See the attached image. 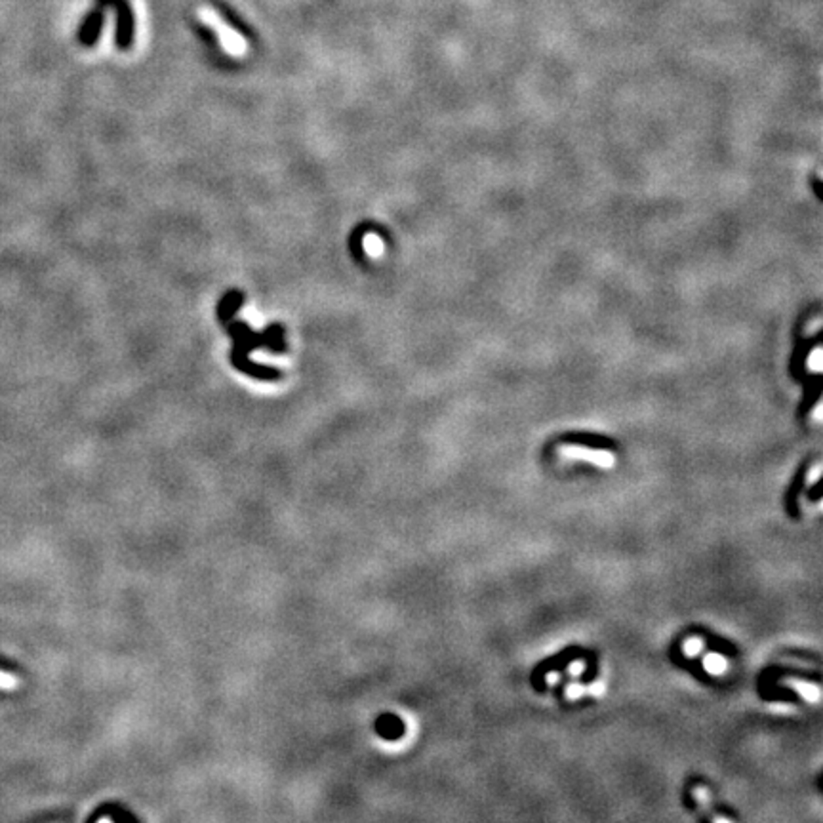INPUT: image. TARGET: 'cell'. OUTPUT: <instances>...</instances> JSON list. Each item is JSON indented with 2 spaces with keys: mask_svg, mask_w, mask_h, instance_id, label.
I'll use <instances>...</instances> for the list:
<instances>
[{
  "mask_svg": "<svg viewBox=\"0 0 823 823\" xmlns=\"http://www.w3.org/2000/svg\"><path fill=\"white\" fill-rule=\"evenodd\" d=\"M196 15H199V20H201L202 23H206L208 27L214 29L215 34L220 36L221 46H223V50H225V52H229V54H233V55L246 54V50H248L246 41H244L241 34L236 33L233 27H229L227 23L223 21V18H221V15L215 12L214 8H210V6L199 8Z\"/></svg>",
  "mask_w": 823,
  "mask_h": 823,
  "instance_id": "6da1fadb",
  "label": "cell"
},
{
  "mask_svg": "<svg viewBox=\"0 0 823 823\" xmlns=\"http://www.w3.org/2000/svg\"><path fill=\"white\" fill-rule=\"evenodd\" d=\"M563 454L574 455L577 460L582 457V460L596 463V465H601V467H612V465H614V455L608 454V452H601V450H587L582 448V446H572V448H564Z\"/></svg>",
  "mask_w": 823,
  "mask_h": 823,
  "instance_id": "7a4b0ae2",
  "label": "cell"
},
{
  "mask_svg": "<svg viewBox=\"0 0 823 823\" xmlns=\"http://www.w3.org/2000/svg\"><path fill=\"white\" fill-rule=\"evenodd\" d=\"M703 667H705V671L711 673V675H724L728 663H726V660H724L721 654H709V656H705V660H703Z\"/></svg>",
  "mask_w": 823,
  "mask_h": 823,
  "instance_id": "3957f363",
  "label": "cell"
},
{
  "mask_svg": "<svg viewBox=\"0 0 823 823\" xmlns=\"http://www.w3.org/2000/svg\"><path fill=\"white\" fill-rule=\"evenodd\" d=\"M791 686L798 692V694H803L808 702L816 703L819 702V696H822V692H819V688H817L816 684H808V683H803V681H791Z\"/></svg>",
  "mask_w": 823,
  "mask_h": 823,
  "instance_id": "277c9868",
  "label": "cell"
},
{
  "mask_svg": "<svg viewBox=\"0 0 823 823\" xmlns=\"http://www.w3.org/2000/svg\"><path fill=\"white\" fill-rule=\"evenodd\" d=\"M703 646H705V644H703L702 638H697V636H692V638H688V641L684 643L683 650H684V654H686V656L696 657V656H700V654H702V652H703Z\"/></svg>",
  "mask_w": 823,
  "mask_h": 823,
  "instance_id": "5b68a950",
  "label": "cell"
},
{
  "mask_svg": "<svg viewBox=\"0 0 823 823\" xmlns=\"http://www.w3.org/2000/svg\"><path fill=\"white\" fill-rule=\"evenodd\" d=\"M812 370H814V372H819V370H822V349L819 347L814 349V353H812Z\"/></svg>",
  "mask_w": 823,
  "mask_h": 823,
  "instance_id": "8992f818",
  "label": "cell"
},
{
  "mask_svg": "<svg viewBox=\"0 0 823 823\" xmlns=\"http://www.w3.org/2000/svg\"><path fill=\"white\" fill-rule=\"evenodd\" d=\"M568 669H570V675H574V676L582 675V673H583V669H585V663H583V662H574V663H570V667H568Z\"/></svg>",
  "mask_w": 823,
  "mask_h": 823,
  "instance_id": "52a82bcc",
  "label": "cell"
},
{
  "mask_svg": "<svg viewBox=\"0 0 823 823\" xmlns=\"http://www.w3.org/2000/svg\"><path fill=\"white\" fill-rule=\"evenodd\" d=\"M583 694V688L580 686V684H570L568 690H566V696L568 697H580Z\"/></svg>",
  "mask_w": 823,
  "mask_h": 823,
  "instance_id": "ba28073f",
  "label": "cell"
},
{
  "mask_svg": "<svg viewBox=\"0 0 823 823\" xmlns=\"http://www.w3.org/2000/svg\"><path fill=\"white\" fill-rule=\"evenodd\" d=\"M694 795H696V798L700 801V803H702V801L703 803H707V798H709V795H707V789H702V787H697Z\"/></svg>",
  "mask_w": 823,
  "mask_h": 823,
  "instance_id": "9c48e42d",
  "label": "cell"
},
{
  "mask_svg": "<svg viewBox=\"0 0 823 823\" xmlns=\"http://www.w3.org/2000/svg\"><path fill=\"white\" fill-rule=\"evenodd\" d=\"M10 669H12V665H10L6 660H2V657H0V671H10Z\"/></svg>",
  "mask_w": 823,
  "mask_h": 823,
  "instance_id": "30bf717a",
  "label": "cell"
},
{
  "mask_svg": "<svg viewBox=\"0 0 823 823\" xmlns=\"http://www.w3.org/2000/svg\"><path fill=\"white\" fill-rule=\"evenodd\" d=\"M547 681L549 683H556V681H558V675H556V673H553V675L547 676Z\"/></svg>",
  "mask_w": 823,
  "mask_h": 823,
  "instance_id": "8fae6325",
  "label": "cell"
}]
</instances>
